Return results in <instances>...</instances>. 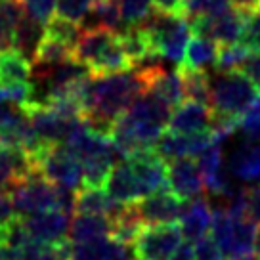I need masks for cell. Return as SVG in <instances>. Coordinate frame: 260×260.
Here are the masks:
<instances>
[{
  "instance_id": "6",
  "label": "cell",
  "mask_w": 260,
  "mask_h": 260,
  "mask_svg": "<svg viewBox=\"0 0 260 260\" xmlns=\"http://www.w3.org/2000/svg\"><path fill=\"white\" fill-rule=\"evenodd\" d=\"M245 19H247V12L237 6H232L216 16H205L193 19V21H189V25L195 35L209 37L218 46H230V44L241 42L245 31Z\"/></svg>"
},
{
  "instance_id": "28",
  "label": "cell",
  "mask_w": 260,
  "mask_h": 260,
  "mask_svg": "<svg viewBox=\"0 0 260 260\" xmlns=\"http://www.w3.org/2000/svg\"><path fill=\"white\" fill-rule=\"evenodd\" d=\"M252 56V52L243 42L230 44V46H220L218 57H216V71H232V69H241L245 61Z\"/></svg>"
},
{
  "instance_id": "18",
  "label": "cell",
  "mask_w": 260,
  "mask_h": 260,
  "mask_svg": "<svg viewBox=\"0 0 260 260\" xmlns=\"http://www.w3.org/2000/svg\"><path fill=\"white\" fill-rule=\"evenodd\" d=\"M117 35L119 32L107 31V29H102V27L82 29L81 39L75 46V59L84 63L90 69L92 65L96 63L98 57L104 54V50L117 39Z\"/></svg>"
},
{
  "instance_id": "37",
  "label": "cell",
  "mask_w": 260,
  "mask_h": 260,
  "mask_svg": "<svg viewBox=\"0 0 260 260\" xmlns=\"http://www.w3.org/2000/svg\"><path fill=\"white\" fill-rule=\"evenodd\" d=\"M151 4L159 14L184 17V0H151Z\"/></svg>"
},
{
  "instance_id": "36",
  "label": "cell",
  "mask_w": 260,
  "mask_h": 260,
  "mask_svg": "<svg viewBox=\"0 0 260 260\" xmlns=\"http://www.w3.org/2000/svg\"><path fill=\"white\" fill-rule=\"evenodd\" d=\"M16 216L17 212L10 197V191H0V230L8 226L12 220H16Z\"/></svg>"
},
{
  "instance_id": "15",
  "label": "cell",
  "mask_w": 260,
  "mask_h": 260,
  "mask_svg": "<svg viewBox=\"0 0 260 260\" xmlns=\"http://www.w3.org/2000/svg\"><path fill=\"white\" fill-rule=\"evenodd\" d=\"M232 174L243 182H260V138H247L234 149L230 159Z\"/></svg>"
},
{
  "instance_id": "42",
  "label": "cell",
  "mask_w": 260,
  "mask_h": 260,
  "mask_svg": "<svg viewBox=\"0 0 260 260\" xmlns=\"http://www.w3.org/2000/svg\"><path fill=\"white\" fill-rule=\"evenodd\" d=\"M254 254L260 260V228H258V234H256V243H254Z\"/></svg>"
},
{
  "instance_id": "39",
  "label": "cell",
  "mask_w": 260,
  "mask_h": 260,
  "mask_svg": "<svg viewBox=\"0 0 260 260\" xmlns=\"http://www.w3.org/2000/svg\"><path fill=\"white\" fill-rule=\"evenodd\" d=\"M249 216L260 224V184L249 189Z\"/></svg>"
},
{
  "instance_id": "2",
  "label": "cell",
  "mask_w": 260,
  "mask_h": 260,
  "mask_svg": "<svg viewBox=\"0 0 260 260\" xmlns=\"http://www.w3.org/2000/svg\"><path fill=\"white\" fill-rule=\"evenodd\" d=\"M258 96L260 88L243 69L218 71V75L211 81L212 115L241 119Z\"/></svg>"
},
{
  "instance_id": "19",
  "label": "cell",
  "mask_w": 260,
  "mask_h": 260,
  "mask_svg": "<svg viewBox=\"0 0 260 260\" xmlns=\"http://www.w3.org/2000/svg\"><path fill=\"white\" fill-rule=\"evenodd\" d=\"M35 169V162L21 149L0 146V191H8L16 180L23 178Z\"/></svg>"
},
{
  "instance_id": "34",
  "label": "cell",
  "mask_w": 260,
  "mask_h": 260,
  "mask_svg": "<svg viewBox=\"0 0 260 260\" xmlns=\"http://www.w3.org/2000/svg\"><path fill=\"white\" fill-rule=\"evenodd\" d=\"M239 128L243 130L247 138H260V96L239 121Z\"/></svg>"
},
{
  "instance_id": "23",
  "label": "cell",
  "mask_w": 260,
  "mask_h": 260,
  "mask_svg": "<svg viewBox=\"0 0 260 260\" xmlns=\"http://www.w3.org/2000/svg\"><path fill=\"white\" fill-rule=\"evenodd\" d=\"M258 234V222H254L251 216L234 218V236L228 249L230 258H252L254 254V243Z\"/></svg>"
},
{
  "instance_id": "1",
  "label": "cell",
  "mask_w": 260,
  "mask_h": 260,
  "mask_svg": "<svg viewBox=\"0 0 260 260\" xmlns=\"http://www.w3.org/2000/svg\"><path fill=\"white\" fill-rule=\"evenodd\" d=\"M144 92H147V82L142 69L100 77L92 75L84 100V117L92 128L109 134L115 119Z\"/></svg>"
},
{
  "instance_id": "30",
  "label": "cell",
  "mask_w": 260,
  "mask_h": 260,
  "mask_svg": "<svg viewBox=\"0 0 260 260\" xmlns=\"http://www.w3.org/2000/svg\"><path fill=\"white\" fill-rule=\"evenodd\" d=\"M119 4H121L122 19H124L126 27L146 21L147 16L153 12L151 0H119Z\"/></svg>"
},
{
  "instance_id": "9",
  "label": "cell",
  "mask_w": 260,
  "mask_h": 260,
  "mask_svg": "<svg viewBox=\"0 0 260 260\" xmlns=\"http://www.w3.org/2000/svg\"><path fill=\"white\" fill-rule=\"evenodd\" d=\"M23 224L32 241H41V243L59 241L69 234V214L57 209L23 216Z\"/></svg>"
},
{
  "instance_id": "22",
  "label": "cell",
  "mask_w": 260,
  "mask_h": 260,
  "mask_svg": "<svg viewBox=\"0 0 260 260\" xmlns=\"http://www.w3.org/2000/svg\"><path fill=\"white\" fill-rule=\"evenodd\" d=\"M220 46L216 42L203 37V35H193L187 42L186 56L178 65V69H207L216 63Z\"/></svg>"
},
{
  "instance_id": "27",
  "label": "cell",
  "mask_w": 260,
  "mask_h": 260,
  "mask_svg": "<svg viewBox=\"0 0 260 260\" xmlns=\"http://www.w3.org/2000/svg\"><path fill=\"white\" fill-rule=\"evenodd\" d=\"M42 32H44V25L35 21L32 17L23 16V19H21V23H19L16 31V37H14V48L23 52L25 56L32 61V54L39 46Z\"/></svg>"
},
{
  "instance_id": "17",
  "label": "cell",
  "mask_w": 260,
  "mask_h": 260,
  "mask_svg": "<svg viewBox=\"0 0 260 260\" xmlns=\"http://www.w3.org/2000/svg\"><path fill=\"white\" fill-rule=\"evenodd\" d=\"M67 59H75V48L67 42L59 41L44 31L39 41V46L32 54V73L44 71L48 67H54L57 63H63Z\"/></svg>"
},
{
  "instance_id": "24",
  "label": "cell",
  "mask_w": 260,
  "mask_h": 260,
  "mask_svg": "<svg viewBox=\"0 0 260 260\" xmlns=\"http://www.w3.org/2000/svg\"><path fill=\"white\" fill-rule=\"evenodd\" d=\"M132 67L134 65H132L130 57L126 56V52L121 44V37L117 35V39L104 50V54L98 57L96 63L90 67V75L100 77V75L122 73V71H130Z\"/></svg>"
},
{
  "instance_id": "4",
  "label": "cell",
  "mask_w": 260,
  "mask_h": 260,
  "mask_svg": "<svg viewBox=\"0 0 260 260\" xmlns=\"http://www.w3.org/2000/svg\"><path fill=\"white\" fill-rule=\"evenodd\" d=\"M184 241L178 222L144 226L132 243L136 260H167Z\"/></svg>"
},
{
  "instance_id": "21",
  "label": "cell",
  "mask_w": 260,
  "mask_h": 260,
  "mask_svg": "<svg viewBox=\"0 0 260 260\" xmlns=\"http://www.w3.org/2000/svg\"><path fill=\"white\" fill-rule=\"evenodd\" d=\"M32 77V61L23 52L10 46L0 50V84L29 82Z\"/></svg>"
},
{
  "instance_id": "8",
  "label": "cell",
  "mask_w": 260,
  "mask_h": 260,
  "mask_svg": "<svg viewBox=\"0 0 260 260\" xmlns=\"http://www.w3.org/2000/svg\"><path fill=\"white\" fill-rule=\"evenodd\" d=\"M134 207L146 224H169L178 222L186 209V201L176 197L171 189H162L140 199L138 203H134Z\"/></svg>"
},
{
  "instance_id": "41",
  "label": "cell",
  "mask_w": 260,
  "mask_h": 260,
  "mask_svg": "<svg viewBox=\"0 0 260 260\" xmlns=\"http://www.w3.org/2000/svg\"><path fill=\"white\" fill-rule=\"evenodd\" d=\"M234 6L245 10V12H251V10L260 8V0H234Z\"/></svg>"
},
{
  "instance_id": "16",
  "label": "cell",
  "mask_w": 260,
  "mask_h": 260,
  "mask_svg": "<svg viewBox=\"0 0 260 260\" xmlns=\"http://www.w3.org/2000/svg\"><path fill=\"white\" fill-rule=\"evenodd\" d=\"M122 205L117 203L106 187H84L75 193V214H102L113 216Z\"/></svg>"
},
{
  "instance_id": "26",
  "label": "cell",
  "mask_w": 260,
  "mask_h": 260,
  "mask_svg": "<svg viewBox=\"0 0 260 260\" xmlns=\"http://www.w3.org/2000/svg\"><path fill=\"white\" fill-rule=\"evenodd\" d=\"M184 79L187 100L211 107V77L205 69H178Z\"/></svg>"
},
{
  "instance_id": "5",
  "label": "cell",
  "mask_w": 260,
  "mask_h": 260,
  "mask_svg": "<svg viewBox=\"0 0 260 260\" xmlns=\"http://www.w3.org/2000/svg\"><path fill=\"white\" fill-rule=\"evenodd\" d=\"M35 167L54 186L75 193L82 187V162L61 144L48 147Z\"/></svg>"
},
{
  "instance_id": "20",
  "label": "cell",
  "mask_w": 260,
  "mask_h": 260,
  "mask_svg": "<svg viewBox=\"0 0 260 260\" xmlns=\"http://www.w3.org/2000/svg\"><path fill=\"white\" fill-rule=\"evenodd\" d=\"M113 220L102 214H77L69 224V239L71 243H84L90 239L111 236Z\"/></svg>"
},
{
  "instance_id": "7",
  "label": "cell",
  "mask_w": 260,
  "mask_h": 260,
  "mask_svg": "<svg viewBox=\"0 0 260 260\" xmlns=\"http://www.w3.org/2000/svg\"><path fill=\"white\" fill-rule=\"evenodd\" d=\"M167 171H169V189L182 201L187 203L203 195V174L197 167V161H193L191 157L167 161Z\"/></svg>"
},
{
  "instance_id": "25",
  "label": "cell",
  "mask_w": 260,
  "mask_h": 260,
  "mask_svg": "<svg viewBox=\"0 0 260 260\" xmlns=\"http://www.w3.org/2000/svg\"><path fill=\"white\" fill-rule=\"evenodd\" d=\"M25 10L19 0H2L0 2V50L14 46V37Z\"/></svg>"
},
{
  "instance_id": "31",
  "label": "cell",
  "mask_w": 260,
  "mask_h": 260,
  "mask_svg": "<svg viewBox=\"0 0 260 260\" xmlns=\"http://www.w3.org/2000/svg\"><path fill=\"white\" fill-rule=\"evenodd\" d=\"M25 14L41 25H46L54 17L57 0H19Z\"/></svg>"
},
{
  "instance_id": "14",
  "label": "cell",
  "mask_w": 260,
  "mask_h": 260,
  "mask_svg": "<svg viewBox=\"0 0 260 260\" xmlns=\"http://www.w3.org/2000/svg\"><path fill=\"white\" fill-rule=\"evenodd\" d=\"M106 189L107 193L121 205H134L142 199L136 176H134V172H132L126 159L113 165V171H111V174H109V178L106 182Z\"/></svg>"
},
{
  "instance_id": "38",
  "label": "cell",
  "mask_w": 260,
  "mask_h": 260,
  "mask_svg": "<svg viewBox=\"0 0 260 260\" xmlns=\"http://www.w3.org/2000/svg\"><path fill=\"white\" fill-rule=\"evenodd\" d=\"M241 69L251 77L252 82L260 88V54H252V56L245 61V65Z\"/></svg>"
},
{
  "instance_id": "33",
  "label": "cell",
  "mask_w": 260,
  "mask_h": 260,
  "mask_svg": "<svg viewBox=\"0 0 260 260\" xmlns=\"http://www.w3.org/2000/svg\"><path fill=\"white\" fill-rule=\"evenodd\" d=\"M195 260H224V251L212 236H205L193 243Z\"/></svg>"
},
{
  "instance_id": "12",
  "label": "cell",
  "mask_w": 260,
  "mask_h": 260,
  "mask_svg": "<svg viewBox=\"0 0 260 260\" xmlns=\"http://www.w3.org/2000/svg\"><path fill=\"white\" fill-rule=\"evenodd\" d=\"M212 124V109L199 102H182L176 111L171 115L169 130L182 132V134H195L211 128Z\"/></svg>"
},
{
  "instance_id": "32",
  "label": "cell",
  "mask_w": 260,
  "mask_h": 260,
  "mask_svg": "<svg viewBox=\"0 0 260 260\" xmlns=\"http://www.w3.org/2000/svg\"><path fill=\"white\" fill-rule=\"evenodd\" d=\"M241 42L251 50L252 54H260V8L247 12Z\"/></svg>"
},
{
  "instance_id": "35",
  "label": "cell",
  "mask_w": 260,
  "mask_h": 260,
  "mask_svg": "<svg viewBox=\"0 0 260 260\" xmlns=\"http://www.w3.org/2000/svg\"><path fill=\"white\" fill-rule=\"evenodd\" d=\"M205 16H212V0H184V17L187 21Z\"/></svg>"
},
{
  "instance_id": "10",
  "label": "cell",
  "mask_w": 260,
  "mask_h": 260,
  "mask_svg": "<svg viewBox=\"0 0 260 260\" xmlns=\"http://www.w3.org/2000/svg\"><path fill=\"white\" fill-rule=\"evenodd\" d=\"M222 162H224V157H222L220 144H212L201 155H197V167L203 174L205 189L214 197H226L232 191L230 180L222 172Z\"/></svg>"
},
{
  "instance_id": "11",
  "label": "cell",
  "mask_w": 260,
  "mask_h": 260,
  "mask_svg": "<svg viewBox=\"0 0 260 260\" xmlns=\"http://www.w3.org/2000/svg\"><path fill=\"white\" fill-rule=\"evenodd\" d=\"M73 260H136L128 245L106 236L73 245Z\"/></svg>"
},
{
  "instance_id": "43",
  "label": "cell",
  "mask_w": 260,
  "mask_h": 260,
  "mask_svg": "<svg viewBox=\"0 0 260 260\" xmlns=\"http://www.w3.org/2000/svg\"><path fill=\"white\" fill-rule=\"evenodd\" d=\"M0 2H2V0H0Z\"/></svg>"
},
{
  "instance_id": "13",
  "label": "cell",
  "mask_w": 260,
  "mask_h": 260,
  "mask_svg": "<svg viewBox=\"0 0 260 260\" xmlns=\"http://www.w3.org/2000/svg\"><path fill=\"white\" fill-rule=\"evenodd\" d=\"M212 224V209L209 201L203 197H197L193 201H187L186 209L180 216V228L186 241L195 243L197 239L207 236Z\"/></svg>"
},
{
  "instance_id": "40",
  "label": "cell",
  "mask_w": 260,
  "mask_h": 260,
  "mask_svg": "<svg viewBox=\"0 0 260 260\" xmlns=\"http://www.w3.org/2000/svg\"><path fill=\"white\" fill-rule=\"evenodd\" d=\"M167 260H195L193 245H191V243H182Z\"/></svg>"
},
{
  "instance_id": "3",
  "label": "cell",
  "mask_w": 260,
  "mask_h": 260,
  "mask_svg": "<svg viewBox=\"0 0 260 260\" xmlns=\"http://www.w3.org/2000/svg\"><path fill=\"white\" fill-rule=\"evenodd\" d=\"M14 201L16 212L21 216H31L46 211H61L59 209V187L54 186L41 172L35 171L25 174L23 178L14 182L8 189Z\"/></svg>"
},
{
  "instance_id": "29",
  "label": "cell",
  "mask_w": 260,
  "mask_h": 260,
  "mask_svg": "<svg viewBox=\"0 0 260 260\" xmlns=\"http://www.w3.org/2000/svg\"><path fill=\"white\" fill-rule=\"evenodd\" d=\"M100 2H104V0H57L56 16L81 25L84 16H86L96 4H100Z\"/></svg>"
}]
</instances>
